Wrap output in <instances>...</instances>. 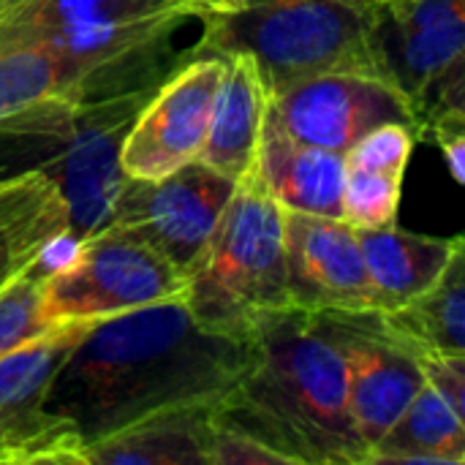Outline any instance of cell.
Instances as JSON below:
<instances>
[{
    "label": "cell",
    "mask_w": 465,
    "mask_h": 465,
    "mask_svg": "<svg viewBox=\"0 0 465 465\" xmlns=\"http://www.w3.org/2000/svg\"><path fill=\"white\" fill-rule=\"evenodd\" d=\"M251 362V332L204 327L180 294L90 322L49 379L41 406L90 447L169 409L218 406Z\"/></svg>",
    "instance_id": "6da1fadb"
},
{
    "label": "cell",
    "mask_w": 465,
    "mask_h": 465,
    "mask_svg": "<svg viewBox=\"0 0 465 465\" xmlns=\"http://www.w3.org/2000/svg\"><path fill=\"white\" fill-rule=\"evenodd\" d=\"M253 362L215 406L289 465H368L346 401L343 351L324 313L281 308L251 327Z\"/></svg>",
    "instance_id": "7a4b0ae2"
},
{
    "label": "cell",
    "mask_w": 465,
    "mask_h": 465,
    "mask_svg": "<svg viewBox=\"0 0 465 465\" xmlns=\"http://www.w3.org/2000/svg\"><path fill=\"white\" fill-rule=\"evenodd\" d=\"M204 14L202 0H19L0 16V46L38 44L57 54L65 95H112L161 84L196 57L177 35Z\"/></svg>",
    "instance_id": "3957f363"
},
{
    "label": "cell",
    "mask_w": 465,
    "mask_h": 465,
    "mask_svg": "<svg viewBox=\"0 0 465 465\" xmlns=\"http://www.w3.org/2000/svg\"><path fill=\"white\" fill-rule=\"evenodd\" d=\"M158 84L112 95H49L0 117V180L49 177L68 207L65 248L109 226L128 180L120 169L123 139Z\"/></svg>",
    "instance_id": "277c9868"
},
{
    "label": "cell",
    "mask_w": 465,
    "mask_h": 465,
    "mask_svg": "<svg viewBox=\"0 0 465 465\" xmlns=\"http://www.w3.org/2000/svg\"><path fill=\"white\" fill-rule=\"evenodd\" d=\"M229 54L253 60L267 95L330 71L379 76L368 0H242L234 11L207 14L196 57Z\"/></svg>",
    "instance_id": "5b68a950"
},
{
    "label": "cell",
    "mask_w": 465,
    "mask_h": 465,
    "mask_svg": "<svg viewBox=\"0 0 465 465\" xmlns=\"http://www.w3.org/2000/svg\"><path fill=\"white\" fill-rule=\"evenodd\" d=\"M183 297L196 322L229 335H248L256 319L292 305L283 207L270 196L256 166L237 180Z\"/></svg>",
    "instance_id": "8992f818"
},
{
    "label": "cell",
    "mask_w": 465,
    "mask_h": 465,
    "mask_svg": "<svg viewBox=\"0 0 465 465\" xmlns=\"http://www.w3.org/2000/svg\"><path fill=\"white\" fill-rule=\"evenodd\" d=\"M379 76L411 109L414 134L465 123V0H368Z\"/></svg>",
    "instance_id": "52a82bcc"
},
{
    "label": "cell",
    "mask_w": 465,
    "mask_h": 465,
    "mask_svg": "<svg viewBox=\"0 0 465 465\" xmlns=\"http://www.w3.org/2000/svg\"><path fill=\"white\" fill-rule=\"evenodd\" d=\"M60 248L41 289L49 327L101 322L185 294V278L123 226L109 223Z\"/></svg>",
    "instance_id": "ba28073f"
},
{
    "label": "cell",
    "mask_w": 465,
    "mask_h": 465,
    "mask_svg": "<svg viewBox=\"0 0 465 465\" xmlns=\"http://www.w3.org/2000/svg\"><path fill=\"white\" fill-rule=\"evenodd\" d=\"M234 180L191 161L158 180H125L109 223L134 232L185 281L199 267L210 237L234 193Z\"/></svg>",
    "instance_id": "9c48e42d"
},
{
    "label": "cell",
    "mask_w": 465,
    "mask_h": 465,
    "mask_svg": "<svg viewBox=\"0 0 465 465\" xmlns=\"http://www.w3.org/2000/svg\"><path fill=\"white\" fill-rule=\"evenodd\" d=\"M264 120L297 142L343 155L379 125L406 123L414 128L411 109L392 84L351 71L305 76L267 95Z\"/></svg>",
    "instance_id": "30bf717a"
},
{
    "label": "cell",
    "mask_w": 465,
    "mask_h": 465,
    "mask_svg": "<svg viewBox=\"0 0 465 465\" xmlns=\"http://www.w3.org/2000/svg\"><path fill=\"white\" fill-rule=\"evenodd\" d=\"M84 324H60L0 357V463L82 465L79 436L44 411L41 395Z\"/></svg>",
    "instance_id": "8fae6325"
},
{
    "label": "cell",
    "mask_w": 465,
    "mask_h": 465,
    "mask_svg": "<svg viewBox=\"0 0 465 465\" xmlns=\"http://www.w3.org/2000/svg\"><path fill=\"white\" fill-rule=\"evenodd\" d=\"M221 76L223 57H191L153 90L120 147L125 177L158 180L199 158Z\"/></svg>",
    "instance_id": "7c38bea8"
},
{
    "label": "cell",
    "mask_w": 465,
    "mask_h": 465,
    "mask_svg": "<svg viewBox=\"0 0 465 465\" xmlns=\"http://www.w3.org/2000/svg\"><path fill=\"white\" fill-rule=\"evenodd\" d=\"M324 319L341 343L349 414L371 455L411 398L422 390L425 379L414 351L384 330L379 311L324 313Z\"/></svg>",
    "instance_id": "4fadbf2b"
},
{
    "label": "cell",
    "mask_w": 465,
    "mask_h": 465,
    "mask_svg": "<svg viewBox=\"0 0 465 465\" xmlns=\"http://www.w3.org/2000/svg\"><path fill=\"white\" fill-rule=\"evenodd\" d=\"M283 253L294 308L311 313L376 311L357 229L349 221L283 210Z\"/></svg>",
    "instance_id": "5bb4252c"
},
{
    "label": "cell",
    "mask_w": 465,
    "mask_h": 465,
    "mask_svg": "<svg viewBox=\"0 0 465 465\" xmlns=\"http://www.w3.org/2000/svg\"><path fill=\"white\" fill-rule=\"evenodd\" d=\"M256 174L286 213L343 218V153L297 142L264 120Z\"/></svg>",
    "instance_id": "9a60e30c"
},
{
    "label": "cell",
    "mask_w": 465,
    "mask_h": 465,
    "mask_svg": "<svg viewBox=\"0 0 465 465\" xmlns=\"http://www.w3.org/2000/svg\"><path fill=\"white\" fill-rule=\"evenodd\" d=\"M417 134L406 123H387L365 134L343 158V221L354 229H379L398 221L403 177Z\"/></svg>",
    "instance_id": "2e32d148"
},
{
    "label": "cell",
    "mask_w": 465,
    "mask_h": 465,
    "mask_svg": "<svg viewBox=\"0 0 465 465\" xmlns=\"http://www.w3.org/2000/svg\"><path fill=\"white\" fill-rule=\"evenodd\" d=\"M267 112V87L248 54L223 57V76L215 93L204 147L196 161L229 180L245 177L256 166L259 139Z\"/></svg>",
    "instance_id": "e0dca14e"
},
{
    "label": "cell",
    "mask_w": 465,
    "mask_h": 465,
    "mask_svg": "<svg viewBox=\"0 0 465 465\" xmlns=\"http://www.w3.org/2000/svg\"><path fill=\"white\" fill-rule=\"evenodd\" d=\"M65 240L68 207L49 177L0 180V292Z\"/></svg>",
    "instance_id": "ac0fdd59"
},
{
    "label": "cell",
    "mask_w": 465,
    "mask_h": 465,
    "mask_svg": "<svg viewBox=\"0 0 465 465\" xmlns=\"http://www.w3.org/2000/svg\"><path fill=\"white\" fill-rule=\"evenodd\" d=\"M373 308L379 313L395 311L420 292H425L450 264L465 240L458 237H430L406 229L379 226L357 229Z\"/></svg>",
    "instance_id": "d6986e66"
},
{
    "label": "cell",
    "mask_w": 465,
    "mask_h": 465,
    "mask_svg": "<svg viewBox=\"0 0 465 465\" xmlns=\"http://www.w3.org/2000/svg\"><path fill=\"white\" fill-rule=\"evenodd\" d=\"M213 406L144 417L82 452V465H210Z\"/></svg>",
    "instance_id": "ffe728a7"
},
{
    "label": "cell",
    "mask_w": 465,
    "mask_h": 465,
    "mask_svg": "<svg viewBox=\"0 0 465 465\" xmlns=\"http://www.w3.org/2000/svg\"><path fill=\"white\" fill-rule=\"evenodd\" d=\"M379 316L384 330L411 351L465 357V245L425 292Z\"/></svg>",
    "instance_id": "44dd1931"
},
{
    "label": "cell",
    "mask_w": 465,
    "mask_h": 465,
    "mask_svg": "<svg viewBox=\"0 0 465 465\" xmlns=\"http://www.w3.org/2000/svg\"><path fill=\"white\" fill-rule=\"evenodd\" d=\"M379 463L463 465L465 417L433 387L422 384L403 414L371 450L368 465Z\"/></svg>",
    "instance_id": "7402d4cb"
},
{
    "label": "cell",
    "mask_w": 465,
    "mask_h": 465,
    "mask_svg": "<svg viewBox=\"0 0 465 465\" xmlns=\"http://www.w3.org/2000/svg\"><path fill=\"white\" fill-rule=\"evenodd\" d=\"M65 93V74L57 54L38 44L0 46V117Z\"/></svg>",
    "instance_id": "603a6c76"
},
{
    "label": "cell",
    "mask_w": 465,
    "mask_h": 465,
    "mask_svg": "<svg viewBox=\"0 0 465 465\" xmlns=\"http://www.w3.org/2000/svg\"><path fill=\"white\" fill-rule=\"evenodd\" d=\"M54 251L38 259L30 270H25L14 283L0 292V357L52 330L41 313V289L52 267Z\"/></svg>",
    "instance_id": "cb8c5ba5"
},
{
    "label": "cell",
    "mask_w": 465,
    "mask_h": 465,
    "mask_svg": "<svg viewBox=\"0 0 465 465\" xmlns=\"http://www.w3.org/2000/svg\"><path fill=\"white\" fill-rule=\"evenodd\" d=\"M210 465H289L281 452L251 436L248 430L226 422L213 406V436H210Z\"/></svg>",
    "instance_id": "d4e9b609"
},
{
    "label": "cell",
    "mask_w": 465,
    "mask_h": 465,
    "mask_svg": "<svg viewBox=\"0 0 465 465\" xmlns=\"http://www.w3.org/2000/svg\"><path fill=\"white\" fill-rule=\"evenodd\" d=\"M420 373L458 414L465 417V357H447L433 351H414Z\"/></svg>",
    "instance_id": "484cf974"
},
{
    "label": "cell",
    "mask_w": 465,
    "mask_h": 465,
    "mask_svg": "<svg viewBox=\"0 0 465 465\" xmlns=\"http://www.w3.org/2000/svg\"><path fill=\"white\" fill-rule=\"evenodd\" d=\"M430 142L439 144V150L444 153V161L450 166V174L458 185L465 183V123H444L430 128V134L425 136Z\"/></svg>",
    "instance_id": "4316f807"
},
{
    "label": "cell",
    "mask_w": 465,
    "mask_h": 465,
    "mask_svg": "<svg viewBox=\"0 0 465 465\" xmlns=\"http://www.w3.org/2000/svg\"><path fill=\"white\" fill-rule=\"evenodd\" d=\"M207 5L210 14H221V11H234L242 0H202Z\"/></svg>",
    "instance_id": "83f0119b"
},
{
    "label": "cell",
    "mask_w": 465,
    "mask_h": 465,
    "mask_svg": "<svg viewBox=\"0 0 465 465\" xmlns=\"http://www.w3.org/2000/svg\"><path fill=\"white\" fill-rule=\"evenodd\" d=\"M16 3H19V0H0V16H3L5 11H11V8H14Z\"/></svg>",
    "instance_id": "f1b7e54d"
}]
</instances>
